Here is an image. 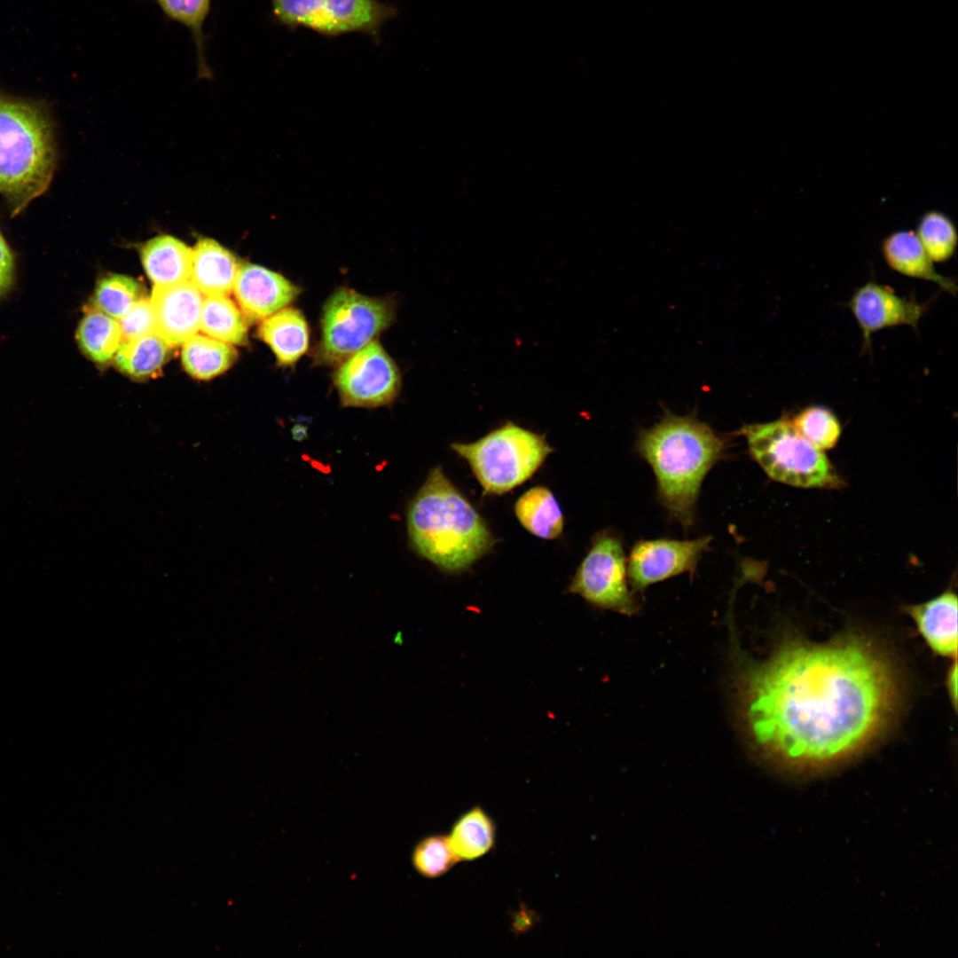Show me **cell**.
Segmentation results:
<instances>
[{
  "label": "cell",
  "instance_id": "cell-1",
  "mask_svg": "<svg viewBox=\"0 0 958 958\" xmlns=\"http://www.w3.org/2000/svg\"><path fill=\"white\" fill-rule=\"evenodd\" d=\"M744 688L755 742L800 772L858 754L886 723L897 693L889 662L857 637L787 643L747 672Z\"/></svg>",
  "mask_w": 958,
  "mask_h": 958
},
{
  "label": "cell",
  "instance_id": "cell-2",
  "mask_svg": "<svg viewBox=\"0 0 958 958\" xmlns=\"http://www.w3.org/2000/svg\"><path fill=\"white\" fill-rule=\"evenodd\" d=\"M635 449L651 467L657 497L669 515L684 528L692 526L703 481L724 459L726 439L694 416L667 412L640 431Z\"/></svg>",
  "mask_w": 958,
  "mask_h": 958
},
{
  "label": "cell",
  "instance_id": "cell-3",
  "mask_svg": "<svg viewBox=\"0 0 958 958\" xmlns=\"http://www.w3.org/2000/svg\"><path fill=\"white\" fill-rule=\"evenodd\" d=\"M412 546L447 572H461L482 558L495 540L485 521L445 475L433 468L407 511Z\"/></svg>",
  "mask_w": 958,
  "mask_h": 958
},
{
  "label": "cell",
  "instance_id": "cell-4",
  "mask_svg": "<svg viewBox=\"0 0 958 958\" xmlns=\"http://www.w3.org/2000/svg\"><path fill=\"white\" fill-rule=\"evenodd\" d=\"M54 168L51 127L43 108L0 92V192L13 216L48 188Z\"/></svg>",
  "mask_w": 958,
  "mask_h": 958
},
{
  "label": "cell",
  "instance_id": "cell-5",
  "mask_svg": "<svg viewBox=\"0 0 958 958\" xmlns=\"http://www.w3.org/2000/svg\"><path fill=\"white\" fill-rule=\"evenodd\" d=\"M738 434L746 440L751 458L773 481L797 488L836 490L844 486L824 451L803 437L789 415L743 425Z\"/></svg>",
  "mask_w": 958,
  "mask_h": 958
},
{
  "label": "cell",
  "instance_id": "cell-6",
  "mask_svg": "<svg viewBox=\"0 0 958 958\" xmlns=\"http://www.w3.org/2000/svg\"><path fill=\"white\" fill-rule=\"evenodd\" d=\"M452 449L469 464L484 492L503 494L530 478L554 452L545 435L513 421Z\"/></svg>",
  "mask_w": 958,
  "mask_h": 958
},
{
  "label": "cell",
  "instance_id": "cell-7",
  "mask_svg": "<svg viewBox=\"0 0 958 958\" xmlns=\"http://www.w3.org/2000/svg\"><path fill=\"white\" fill-rule=\"evenodd\" d=\"M395 311L389 299L366 296L346 287L337 289L323 308L314 362L338 365L386 330L395 319Z\"/></svg>",
  "mask_w": 958,
  "mask_h": 958
},
{
  "label": "cell",
  "instance_id": "cell-8",
  "mask_svg": "<svg viewBox=\"0 0 958 958\" xmlns=\"http://www.w3.org/2000/svg\"><path fill=\"white\" fill-rule=\"evenodd\" d=\"M271 19L290 31L311 30L334 39L351 33L381 43L383 27L398 15L396 5L380 0H271Z\"/></svg>",
  "mask_w": 958,
  "mask_h": 958
},
{
  "label": "cell",
  "instance_id": "cell-9",
  "mask_svg": "<svg viewBox=\"0 0 958 958\" xmlns=\"http://www.w3.org/2000/svg\"><path fill=\"white\" fill-rule=\"evenodd\" d=\"M589 603L624 615L637 610L628 587L627 559L622 540L613 532L597 533L569 586Z\"/></svg>",
  "mask_w": 958,
  "mask_h": 958
},
{
  "label": "cell",
  "instance_id": "cell-10",
  "mask_svg": "<svg viewBox=\"0 0 958 958\" xmlns=\"http://www.w3.org/2000/svg\"><path fill=\"white\" fill-rule=\"evenodd\" d=\"M334 382L343 405L373 408L396 399L401 375L395 361L374 340L338 365Z\"/></svg>",
  "mask_w": 958,
  "mask_h": 958
},
{
  "label": "cell",
  "instance_id": "cell-11",
  "mask_svg": "<svg viewBox=\"0 0 958 958\" xmlns=\"http://www.w3.org/2000/svg\"><path fill=\"white\" fill-rule=\"evenodd\" d=\"M711 542L710 536L689 540H639L627 560L628 578L636 590H643L682 573L693 574Z\"/></svg>",
  "mask_w": 958,
  "mask_h": 958
},
{
  "label": "cell",
  "instance_id": "cell-12",
  "mask_svg": "<svg viewBox=\"0 0 958 958\" xmlns=\"http://www.w3.org/2000/svg\"><path fill=\"white\" fill-rule=\"evenodd\" d=\"M862 334L863 349H871L872 335L899 326L917 330L928 303L899 295L890 287L874 280L859 287L847 303Z\"/></svg>",
  "mask_w": 958,
  "mask_h": 958
},
{
  "label": "cell",
  "instance_id": "cell-13",
  "mask_svg": "<svg viewBox=\"0 0 958 958\" xmlns=\"http://www.w3.org/2000/svg\"><path fill=\"white\" fill-rule=\"evenodd\" d=\"M203 294L191 281L154 286L150 299L156 334L169 347L184 344L200 329Z\"/></svg>",
  "mask_w": 958,
  "mask_h": 958
},
{
  "label": "cell",
  "instance_id": "cell-14",
  "mask_svg": "<svg viewBox=\"0 0 958 958\" xmlns=\"http://www.w3.org/2000/svg\"><path fill=\"white\" fill-rule=\"evenodd\" d=\"M233 292L247 318L263 320L287 307L301 289L281 274L247 263L240 267Z\"/></svg>",
  "mask_w": 958,
  "mask_h": 958
},
{
  "label": "cell",
  "instance_id": "cell-15",
  "mask_svg": "<svg viewBox=\"0 0 958 958\" xmlns=\"http://www.w3.org/2000/svg\"><path fill=\"white\" fill-rule=\"evenodd\" d=\"M880 250L892 271L908 278L932 282L951 295H956L955 279L937 271L915 231L898 229L890 232L882 240Z\"/></svg>",
  "mask_w": 958,
  "mask_h": 958
},
{
  "label": "cell",
  "instance_id": "cell-16",
  "mask_svg": "<svg viewBox=\"0 0 958 958\" xmlns=\"http://www.w3.org/2000/svg\"><path fill=\"white\" fill-rule=\"evenodd\" d=\"M957 596L947 590L937 597L906 608L929 647L937 654L957 655Z\"/></svg>",
  "mask_w": 958,
  "mask_h": 958
},
{
  "label": "cell",
  "instance_id": "cell-17",
  "mask_svg": "<svg viewBox=\"0 0 958 958\" xmlns=\"http://www.w3.org/2000/svg\"><path fill=\"white\" fill-rule=\"evenodd\" d=\"M240 264L236 257L216 240L200 239L192 249L190 280L206 295H227L233 286Z\"/></svg>",
  "mask_w": 958,
  "mask_h": 958
},
{
  "label": "cell",
  "instance_id": "cell-18",
  "mask_svg": "<svg viewBox=\"0 0 958 958\" xmlns=\"http://www.w3.org/2000/svg\"><path fill=\"white\" fill-rule=\"evenodd\" d=\"M258 334L284 366L294 364L309 347L308 323L302 311L293 307H285L263 319Z\"/></svg>",
  "mask_w": 958,
  "mask_h": 958
},
{
  "label": "cell",
  "instance_id": "cell-19",
  "mask_svg": "<svg viewBox=\"0 0 958 958\" xmlns=\"http://www.w3.org/2000/svg\"><path fill=\"white\" fill-rule=\"evenodd\" d=\"M143 267L154 286L190 280L192 249L169 235L156 236L141 246Z\"/></svg>",
  "mask_w": 958,
  "mask_h": 958
},
{
  "label": "cell",
  "instance_id": "cell-20",
  "mask_svg": "<svg viewBox=\"0 0 958 958\" xmlns=\"http://www.w3.org/2000/svg\"><path fill=\"white\" fill-rule=\"evenodd\" d=\"M514 513L522 526L536 537L554 539L562 532V512L554 494L544 486L525 491L517 499Z\"/></svg>",
  "mask_w": 958,
  "mask_h": 958
},
{
  "label": "cell",
  "instance_id": "cell-21",
  "mask_svg": "<svg viewBox=\"0 0 958 958\" xmlns=\"http://www.w3.org/2000/svg\"><path fill=\"white\" fill-rule=\"evenodd\" d=\"M448 837L459 861L474 860L484 856L494 846L495 822L482 807L475 806L455 821Z\"/></svg>",
  "mask_w": 958,
  "mask_h": 958
},
{
  "label": "cell",
  "instance_id": "cell-22",
  "mask_svg": "<svg viewBox=\"0 0 958 958\" xmlns=\"http://www.w3.org/2000/svg\"><path fill=\"white\" fill-rule=\"evenodd\" d=\"M76 340L83 354L91 361L106 364L122 342L119 321L92 307L86 310L79 323Z\"/></svg>",
  "mask_w": 958,
  "mask_h": 958
},
{
  "label": "cell",
  "instance_id": "cell-23",
  "mask_svg": "<svg viewBox=\"0 0 958 958\" xmlns=\"http://www.w3.org/2000/svg\"><path fill=\"white\" fill-rule=\"evenodd\" d=\"M236 357L237 351L232 344L208 335H193L184 343L182 349L185 370L200 380H208L224 373Z\"/></svg>",
  "mask_w": 958,
  "mask_h": 958
},
{
  "label": "cell",
  "instance_id": "cell-24",
  "mask_svg": "<svg viewBox=\"0 0 958 958\" xmlns=\"http://www.w3.org/2000/svg\"><path fill=\"white\" fill-rule=\"evenodd\" d=\"M200 330L206 335L230 344L247 340V325L227 295H207L203 300Z\"/></svg>",
  "mask_w": 958,
  "mask_h": 958
},
{
  "label": "cell",
  "instance_id": "cell-25",
  "mask_svg": "<svg viewBox=\"0 0 958 958\" xmlns=\"http://www.w3.org/2000/svg\"><path fill=\"white\" fill-rule=\"evenodd\" d=\"M169 345L157 334L122 341L115 355V365L124 373L143 378L158 371L169 355Z\"/></svg>",
  "mask_w": 958,
  "mask_h": 958
},
{
  "label": "cell",
  "instance_id": "cell-26",
  "mask_svg": "<svg viewBox=\"0 0 958 958\" xmlns=\"http://www.w3.org/2000/svg\"><path fill=\"white\" fill-rule=\"evenodd\" d=\"M167 19L181 24L191 34L200 74L208 75L204 23L211 12V0H153Z\"/></svg>",
  "mask_w": 958,
  "mask_h": 958
},
{
  "label": "cell",
  "instance_id": "cell-27",
  "mask_svg": "<svg viewBox=\"0 0 958 958\" xmlns=\"http://www.w3.org/2000/svg\"><path fill=\"white\" fill-rule=\"evenodd\" d=\"M915 233L934 263L950 260L958 246V232L953 219L938 209L923 212L916 223Z\"/></svg>",
  "mask_w": 958,
  "mask_h": 958
},
{
  "label": "cell",
  "instance_id": "cell-28",
  "mask_svg": "<svg viewBox=\"0 0 958 958\" xmlns=\"http://www.w3.org/2000/svg\"><path fill=\"white\" fill-rule=\"evenodd\" d=\"M790 420L803 437L822 451L833 449L842 435L839 419L824 405L806 406L790 417Z\"/></svg>",
  "mask_w": 958,
  "mask_h": 958
},
{
  "label": "cell",
  "instance_id": "cell-29",
  "mask_svg": "<svg viewBox=\"0 0 958 958\" xmlns=\"http://www.w3.org/2000/svg\"><path fill=\"white\" fill-rule=\"evenodd\" d=\"M142 291L132 278L112 274L101 279L93 294L94 308L115 318H122L139 300Z\"/></svg>",
  "mask_w": 958,
  "mask_h": 958
},
{
  "label": "cell",
  "instance_id": "cell-30",
  "mask_svg": "<svg viewBox=\"0 0 958 958\" xmlns=\"http://www.w3.org/2000/svg\"><path fill=\"white\" fill-rule=\"evenodd\" d=\"M450 844L448 836L432 835L422 838L413 848L412 862L424 877H439L459 862Z\"/></svg>",
  "mask_w": 958,
  "mask_h": 958
},
{
  "label": "cell",
  "instance_id": "cell-31",
  "mask_svg": "<svg viewBox=\"0 0 958 958\" xmlns=\"http://www.w3.org/2000/svg\"><path fill=\"white\" fill-rule=\"evenodd\" d=\"M122 341L132 340L156 334L154 317L150 300L142 298L119 319Z\"/></svg>",
  "mask_w": 958,
  "mask_h": 958
},
{
  "label": "cell",
  "instance_id": "cell-32",
  "mask_svg": "<svg viewBox=\"0 0 958 958\" xmlns=\"http://www.w3.org/2000/svg\"><path fill=\"white\" fill-rule=\"evenodd\" d=\"M13 273V256L0 232V296L4 294L12 287Z\"/></svg>",
  "mask_w": 958,
  "mask_h": 958
},
{
  "label": "cell",
  "instance_id": "cell-33",
  "mask_svg": "<svg viewBox=\"0 0 958 958\" xmlns=\"http://www.w3.org/2000/svg\"><path fill=\"white\" fill-rule=\"evenodd\" d=\"M947 688H948V691H949V695L951 697V701H952L953 704L954 705V707H956V702H957V664H956L955 660H954V665L950 669V671H949V674H948Z\"/></svg>",
  "mask_w": 958,
  "mask_h": 958
}]
</instances>
